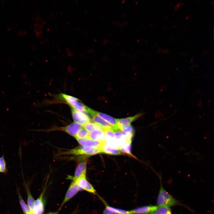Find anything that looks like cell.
<instances>
[{"mask_svg":"<svg viewBox=\"0 0 214 214\" xmlns=\"http://www.w3.org/2000/svg\"><path fill=\"white\" fill-rule=\"evenodd\" d=\"M158 206L171 207L180 204L178 201L170 194L163 188L161 182L157 198Z\"/></svg>","mask_w":214,"mask_h":214,"instance_id":"1","label":"cell"},{"mask_svg":"<svg viewBox=\"0 0 214 214\" xmlns=\"http://www.w3.org/2000/svg\"><path fill=\"white\" fill-rule=\"evenodd\" d=\"M67 153L75 155H93L101 152L99 148L82 145L70 150Z\"/></svg>","mask_w":214,"mask_h":214,"instance_id":"2","label":"cell"},{"mask_svg":"<svg viewBox=\"0 0 214 214\" xmlns=\"http://www.w3.org/2000/svg\"><path fill=\"white\" fill-rule=\"evenodd\" d=\"M71 113L73 120L75 122L82 125L90 122V118L84 112L72 108Z\"/></svg>","mask_w":214,"mask_h":214,"instance_id":"3","label":"cell"},{"mask_svg":"<svg viewBox=\"0 0 214 214\" xmlns=\"http://www.w3.org/2000/svg\"><path fill=\"white\" fill-rule=\"evenodd\" d=\"M95 111L90 109L89 112L92 117V120L95 123L100 126L104 130H110L114 131L113 126L95 113Z\"/></svg>","mask_w":214,"mask_h":214,"instance_id":"4","label":"cell"},{"mask_svg":"<svg viewBox=\"0 0 214 214\" xmlns=\"http://www.w3.org/2000/svg\"><path fill=\"white\" fill-rule=\"evenodd\" d=\"M74 181L82 190L89 192L95 194V190L92 185L87 180L86 176L73 179Z\"/></svg>","mask_w":214,"mask_h":214,"instance_id":"5","label":"cell"},{"mask_svg":"<svg viewBox=\"0 0 214 214\" xmlns=\"http://www.w3.org/2000/svg\"><path fill=\"white\" fill-rule=\"evenodd\" d=\"M82 190L81 188L74 181L70 185L61 205L62 207L68 201L73 197L79 191Z\"/></svg>","mask_w":214,"mask_h":214,"instance_id":"6","label":"cell"},{"mask_svg":"<svg viewBox=\"0 0 214 214\" xmlns=\"http://www.w3.org/2000/svg\"><path fill=\"white\" fill-rule=\"evenodd\" d=\"M105 141L107 144L111 147L119 149L120 147L114 132L110 130H105Z\"/></svg>","mask_w":214,"mask_h":214,"instance_id":"7","label":"cell"},{"mask_svg":"<svg viewBox=\"0 0 214 214\" xmlns=\"http://www.w3.org/2000/svg\"><path fill=\"white\" fill-rule=\"evenodd\" d=\"M88 139L100 142L106 141L105 130L96 129L89 132Z\"/></svg>","mask_w":214,"mask_h":214,"instance_id":"8","label":"cell"},{"mask_svg":"<svg viewBox=\"0 0 214 214\" xmlns=\"http://www.w3.org/2000/svg\"><path fill=\"white\" fill-rule=\"evenodd\" d=\"M157 207V205H145L136 208L129 211L130 214H150Z\"/></svg>","mask_w":214,"mask_h":214,"instance_id":"9","label":"cell"},{"mask_svg":"<svg viewBox=\"0 0 214 214\" xmlns=\"http://www.w3.org/2000/svg\"><path fill=\"white\" fill-rule=\"evenodd\" d=\"M141 114H138L132 117L117 119V125L119 130L121 131L125 127L130 125L134 121L140 117Z\"/></svg>","mask_w":214,"mask_h":214,"instance_id":"10","label":"cell"},{"mask_svg":"<svg viewBox=\"0 0 214 214\" xmlns=\"http://www.w3.org/2000/svg\"><path fill=\"white\" fill-rule=\"evenodd\" d=\"M76 139L79 143L82 146L94 147L100 149L105 142H100L88 139Z\"/></svg>","mask_w":214,"mask_h":214,"instance_id":"11","label":"cell"},{"mask_svg":"<svg viewBox=\"0 0 214 214\" xmlns=\"http://www.w3.org/2000/svg\"><path fill=\"white\" fill-rule=\"evenodd\" d=\"M82 126L76 122H73L64 127V130L70 135L75 137Z\"/></svg>","mask_w":214,"mask_h":214,"instance_id":"12","label":"cell"},{"mask_svg":"<svg viewBox=\"0 0 214 214\" xmlns=\"http://www.w3.org/2000/svg\"><path fill=\"white\" fill-rule=\"evenodd\" d=\"M44 192L35 202L34 205L32 210L33 214H42L44 210V205L43 197Z\"/></svg>","mask_w":214,"mask_h":214,"instance_id":"13","label":"cell"},{"mask_svg":"<svg viewBox=\"0 0 214 214\" xmlns=\"http://www.w3.org/2000/svg\"><path fill=\"white\" fill-rule=\"evenodd\" d=\"M95 113L112 125L114 131L119 130L117 125V119L107 114L96 111Z\"/></svg>","mask_w":214,"mask_h":214,"instance_id":"14","label":"cell"},{"mask_svg":"<svg viewBox=\"0 0 214 214\" xmlns=\"http://www.w3.org/2000/svg\"><path fill=\"white\" fill-rule=\"evenodd\" d=\"M126 142L131 143L134 133V130L130 125L124 128L121 131Z\"/></svg>","mask_w":214,"mask_h":214,"instance_id":"15","label":"cell"},{"mask_svg":"<svg viewBox=\"0 0 214 214\" xmlns=\"http://www.w3.org/2000/svg\"><path fill=\"white\" fill-rule=\"evenodd\" d=\"M100 149L101 153L109 155H117L122 154L121 152L118 149L111 147L107 144L106 141L103 144Z\"/></svg>","mask_w":214,"mask_h":214,"instance_id":"16","label":"cell"},{"mask_svg":"<svg viewBox=\"0 0 214 214\" xmlns=\"http://www.w3.org/2000/svg\"><path fill=\"white\" fill-rule=\"evenodd\" d=\"M86 162H81L78 165L75 171L74 177L73 178L75 179L81 176H86Z\"/></svg>","mask_w":214,"mask_h":214,"instance_id":"17","label":"cell"},{"mask_svg":"<svg viewBox=\"0 0 214 214\" xmlns=\"http://www.w3.org/2000/svg\"><path fill=\"white\" fill-rule=\"evenodd\" d=\"M67 103L75 109L84 113H88L90 109L78 100L71 101Z\"/></svg>","mask_w":214,"mask_h":214,"instance_id":"18","label":"cell"},{"mask_svg":"<svg viewBox=\"0 0 214 214\" xmlns=\"http://www.w3.org/2000/svg\"><path fill=\"white\" fill-rule=\"evenodd\" d=\"M150 214H172L170 207L165 206H158L156 209Z\"/></svg>","mask_w":214,"mask_h":214,"instance_id":"19","label":"cell"},{"mask_svg":"<svg viewBox=\"0 0 214 214\" xmlns=\"http://www.w3.org/2000/svg\"><path fill=\"white\" fill-rule=\"evenodd\" d=\"M131 143L126 142L119 148L122 152L129 155L132 157H134L131 151Z\"/></svg>","mask_w":214,"mask_h":214,"instance_id":"20","label":"cell"},{"mask_svg":"<svg viewBox=\"0 0 214 214\" xmlns=\"http://www.w3.org/2000/svg\"><path fill=\"white\" fill-rule=\"evenodd\" d=\"M114 132L118 144L120 147L126 142V140L122 132L120 130H115Z\"/></svg>","mask_w":214,"mask_h":214,"instance_id":"21","label":"cell"},{"mask_svg":"<svg viewBox=\"0 0 214 214\" xmlns=\"http://www.w3.org/2000/svg\"><path fill=\"white\" fill-rule=\"evenodd\" d=\"M82 126L84 128L89 132L96 129L104 130L100 126L95 123L89 122Z\"/></svg>","mask_w":214,"mask_h":214,"instance_id":"22","label":"cell"},{"mask_svg":"<svg viewBox=\"0 0 214 214\" xmlns=\"http://www.w3.org/2000/svg\"><path fill=\"white\" fill-rule=\"evenodd\" d=\"M21 208L24 213H31L32 211L28 205H26L23 201L20 194L18 193Z\"/></svg>","mask_w":214,"mask_h":214,"instance_id":"23","label":"cell"},{"mask_svg":"<svg viewBox=\"0 0 214 214\" xmlns=\"http://www.w3.org/2000/svg\"><path fill=\"white\" fill-rule=\"evenodd\" d=\"M89 132L82 128L77 134L75 137L76 139H84L88 138Z\"/></svg>","mask_w":214,"mask_h":214,"instance_id":"24","label":"cell"},{"mask_svg":"<svg viewBox=\"0 0 214 214\" xmlns=\"http://www.w3.org/2000/svg\"><path fill=\"white\" fill-rule=\"evenodd\" d=\"M106 208L110 211L118 214H130L129 211L114 207L109 206H106Z\"/></svg>","mask_w":214,"mask_h":214,"instance_id":"25","label":"cell"},{"mask_svg":"<svg viewBox=\"0 0 214 214\" xmlns=\"http://www.w3.org/2000/svg\"><path fill=\"white\" fill-rule=\"evenodd\" d=\"M7 171V163L3 155L0 157V173H6Z\"/></svg>","mask_w":214,"mask_h":214,"instance_id":"26","label":"cell"},{"mask_svg":"<svg viewBox=\"0 0 214 214\" xmlns=\"http://www.w3.org/2000/svg\"><path fill=\"white\" fill-rule=\"evenodd\" d=\"M27 192L28 196L27 203L28 205L32 210L34 205L35 201L28 188L27 189Z\"/></svg>","mask_w":214,"mask_h":214,"instance_id":"27","label":"cell"},{"mask_svg":"<svg viewBox=\"0 0 214 214\" xmlns=\"http://www.w3.org/2000/svg\"><path fill=\"white\" fill-rule=\"evenodd\" d=\"M60 98L67 103L71 101L78 100V98L63 93L60 95Z\"/></svg>","mask_w":214,"mask_h":214,"instance_id":"28","label":"cell"},{"mask_svg":"<svg viewBox=\"0 0 214 214\" xmlns=\"http://www.w3.org/2000/svg\"><path fill=\"white\" fill-rule=\"evenodd\" d=\"M103 214H118L116 213L110 211L105 208L104 210Z\"/></svg>","mask_w":214,"mask_h":214,"instance_id":"29","label":"cell"},{"mask_svg":"<svg viewBox=\"0 0 214 214\" xmlns=\"http://www.w3.org/2000/svg\"><path fill=\"white\" fill-rule=\"evenodd\" d=\"M46 214H58L57 212H51L49 213Z\"/></svg>","mask_w":214,"mask_h":214,"instance_id":"30","label":"cell"},{"mask_svg":"<svg viewBox=\"0 0 214 214\" xmlns=\"http://www.w3.org/2000/svg\"><path fill=\"white\" fill-rule=\"evenodd\" d=\"M26 214H33L32 213H27Z\"/></svg>","mask_w":214,"mask_h":214,"instance_id":"31","label":"cell"}]
</instances>
